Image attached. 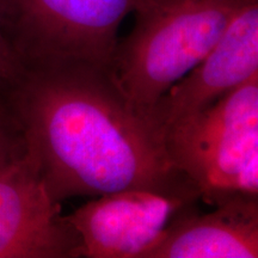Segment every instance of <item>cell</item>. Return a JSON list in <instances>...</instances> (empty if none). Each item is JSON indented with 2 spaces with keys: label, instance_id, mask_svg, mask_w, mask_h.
I'll return each instance as SVG.
<instances>
[{
  "label": "cell",
  "instance_id": "obj_9",
  "mask_svg": "<svg viewBox=\"0 0 258 258\" xmlns=\"http://www.w3.org/2000/svg\"><path fill=\"white\" fill-rule=\"evenodd\" d=\"M23 66L10 47L0 27V84L9 85L19 76Z\"/></svg>",
  "mask_w": 258,
  "mask_h": 258
},
{
  "label": "cell",
  "instance_id": "obj_5",
  "mask_svg": "<svg viewBox=\"0 0 258 258\" xmlns=\"http://www.w3.org/2000/svg\"><path fill=\"white\" fill-rule=\"evenodd\" d=\"M196 195L124 189L95 196L64 215L86 258H143Z\"/></svg>",
  "mask_w": 258,
  "mask_h": 258
},
{
  "label": "cell",
  "instance_id": "obj_4",
  "mask_svg": "<svg viewBox=\"0 0 258 258\" xmlns=\"http://www.w3.org/2000/svg\"><path fill=\"white\" fill-rule=\"evenodd\" d=\"M144 0H0V27L23 67L111 70L122 21Z\"/></svg>",
  "mask_w": 258,
  "mask_h": 258
},
{
  "label": "cell",
  "instance_id": "obj_6",
  "mask_svg": "<svg viewBox=\"0 0 258 258\" xmlns=\"http://www.w3.org/2000/svg\"><path fill=\"white\" fill-rule=\"evenodd\" d=\"M77 257H82L78 234L23 145L0 167V258Z\"/></svg>",
  "mask_w": 258,
  "mask_h": 258
},
{
  "label": "cell",
  "instance_id": "obj_3",
  "mask_svg": "<svg viewBox=\"0 0 258 258\" xmlns=\"http://www.w3.org/2000/svg\"><path fill=\"white\" fill-rule=\"evenodd\" d=\"M163 143L172 165L209 205L258 195V74L167 127Z\"/></svg>",
  "mask_w": 258,
  "mask_h": 258
},
{
  "label": "cell",
  "instance_id": "obj_7",
  "mask_svg": "<svg viewBox=\"0 0 258 258\" xmlns=\"http://www.w3.org/2000/svg\"><path fill=\"white\" fill-rule=\"evenodd\" d=\"M254 74H258V0H249L207 55L158 101L151 123L163 137L171 124L203 110Z\"/></svg>",
  "mask_w": 258,
  "mask_h": 258
},
{
  "label": "cell",
  "instance_id": "obj_8",
  "mask_svg": "<svg viewBox=\"0 0 258 258\" xmlns=\"http://www.w3.org/2000/svg\"><path fill=\"white\" fill-rule=\"evenodd\" d=\"M211 213L190 207L173 219L143 258H257L258 198L235 194Z\"/></svg>",
  "mask_w": 258,
  "mask_h": 258
},
{
  "label": "cell",
  "instance_id": "obj_2",
  "mask_svg": "<svg viewBox=\"0 0 258 258\" xmlns=\"http://www.w3.org/2000/svg\"><path fill=\"white\" fill-rule=\"evenodd\" d=\"M247 2L144 0L111 64L132 108L151 123L158 101L207 55Z\"/></svg>",
  "mask_w": 258,
  "mask_h": 258
},
{
  "label": "cell",
  "instance_id": "obj_1",
  "mask_svg": "<svg viewBox=\"0 0 258 258\" xmlns=\"http://www.w3.org/2000/svg\"><path fill=\"white\" fill-rule=\"evenodd\" d=\"M8 86L24 147L56 202L124 189L200 198L170 161L159 132L129 104L112 70L23 67Z\"/></svg>",
  "mask_w": 258,
  "mask_h": 258
},
{
  "label": "cell",
  "instance_id": "obj_10",
  "mask_svg": "<svg viewBox=\"0 0 258 258\" xmlns=\"http://www.w3.org/2000/svg\"><path fill=\"white\" fill-rule=\"evenodd\" d=\"M22 147H23V141L19 144L16 143L0 120V167L4 166L16 153L22 150Z\"/></svg>",
  "mask_w": 258,
  "mask_h": 258
}]
</instances>
